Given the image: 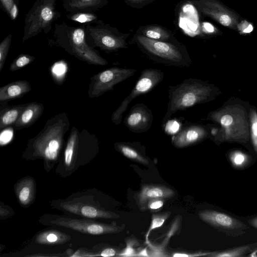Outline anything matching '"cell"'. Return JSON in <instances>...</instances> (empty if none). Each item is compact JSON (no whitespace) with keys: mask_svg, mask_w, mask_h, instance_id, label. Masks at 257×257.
Returning a JSON list of instances; mask_svg holds the SVG:
<instances>
[{"mask_svg":"<svg viewBox=\"0 0 257 257\" xmlns=\"http://www.w3.org/2000/svg\"><path fill=\"white\" fill-rule=\"evenodd\" d=\"M70 125L69 118L65 112L51 117L39 133L28 141L25 154L48 161L55 160Z\"/></svg>","mask_w":257,"mask_h":257,"instance_id":"obj_1","label":"cell"},{"mask_svg":"<svg viewBox=\"0 0 257 257\" xmlns=\"http://www.w3.org/2000/svg\"><path fill=\"white\" fill-rule=\"evenodd\" d=\"M214 94V88L211 85L196 78L185 79L177 85L169 86V102L162 124L164 125L177 111L208 101Z\"/></svg>","mask_w":257,"mask_h":257,"instance_id":"obj_2","label":"cell"},{"mask_svg":"<svg viewBox=\"0 0 257 257\" xmlns=\"http://www.w3.org/2000/svg\"><path fill=\"white\" fill-rule=\"evenodd\" d=\"M132 43L158 63L180 68L189 67L192 60L186 46L178 40L162 41L135 34Z\"/></svg>","mask_w":257,"mask_h":257,"instance_id":"obj_3","label":"cell"},{"mask_svg":"<svg viewBox=\"0 0 257 257\" xmlns=\"http://www.w3.org/2000/svg\"><path fill=\"white\" fill-rule=\"evenodd\" d=\"M164 74L160 69L147 68L142 71L138 79L130 93L122 100L119 106L113 112L111 120L115 125L122 120V114L130 103L137 97L151 91L163 80Z\"/></svg>","mask_w":257,"mask_h":257,"instance_id":"obj_4","label":"cell"},{"mask_svg":"<svg viewBox=\"0 0 257 257\" xmlns=\"http://www.w3.org/2000/svg\"><path fill=\"white\" fill-rule=\"evenodd\" d=\"M200 14L209 17L220 25L238 31V26L243 20L233 10L220 0H188Z\"/></svg>","mask_w":257,"mask_h":257,"instance_id":"obj_5","label":"cell"},{"mask_svg":"<svg viewBox=\"0 0 257 257\" xmlns=\"http://www.w3.org/2000/svg\"><path fill=\"white\" fill-rule=\"evenodd\" d=\"M136 71L135 69L113 67L95 74L90 78L88 97L97 98L113 90L115 85L133 76Z\"/></svg>","mask_w":257,"mask_h":257,"instance_id":"obj_6","label":"cell"},{"mask_svg":"<svg viewBox=\"0 0 257 257\" xmlns=\"http://www.w3.org/2000/svg\"><path fill=\"white\" fill-rule=\"evenodd\" d=\"M49 224L65 227L82 233L94 235L118 233L123 230L122 226L115 223L107 224L90 220L72 219L63 217H52Z\"/></svg>","mask_w":257,"mask_h":257,"instance_id":"obj_7","label":"cell"},{"mask_svg":"<svg viewBox=\"0 0 257 257\" xmlns=\"http://www.w3.org/2000/svg\"><path fill=\"white\" fill-rule=\"evenodd\" d=\"M91 33L96 46L107 52L128 48L127 39L130 33H122L110 28L92 30Z\"/></svg>","mask_w":257,"mask_h":257,"instance_id":"obj_8","label":"cell"},{"mask_svg":"<svg viewBox=\"0 0 257 257\" xmlns=\"http://www.w3.org/2000/svg\"><path fill=\"white\" fill-rule=\"evenodd\" d=\"M70 44L71 53L79 60L90 64L97 65H105L108 63L105 59L86 44L83 29L78 28L73 31Z\"/></svg>","mask_w":257,"mask_h":257,"instance_id":"obj_9","label":"cell"},{"mask_svg":"<svg viewBox=\"0 0 257 257\" xmlns=\"http://www.w3.org/2000/svg\"><path fill=\"white\" fill-rule=\"evenodd\" d=\"M153 119L152 110L146 104L138 103L132 107L123 123L131 132L143 133L151 128Z\"/></svg>","mask_w":257,"mask_h":257,"instance_id":"obj_10","label":"cell"},{"mask_svg":"<svg viewBox=\"0 0 257 257\" xmlns=\"http://www.w3.org/2000/svg\"><path fill=\"white\" fill-rule=\"evenodd\" d=\"M208 135L202 126L191 124L182 128L172 137V144L176 148H182L194 145L205 139Z\"/></svg>","mask_w":257,"mask_h":257,"instance_id":"obj_11","label":"cell"},{"mask_svg":"<svg viewBox=\"0 0 257 257\" xmlns=\"http://www.w3.org/2000/svg\"><path fill=\"white\" fill-rule=\"evenodd\" d=\"M175 195L170 188L160 184H147L142 186L136 196L138 207L142 211L147 210L148 201L154 198L170 199Z\"/></svg>","mask_w":257,"mask_h":257,"instance_id":"obj_12","label":"cell"},{"mask_svg":"<svg viewBox=\"0 0 257 257\" xmlns=\"http://www.w3.org/2000/svg\"><path fill=\"white\" fill-rule=\"evenodd\" d=\"M44 106L41 103L32 102L26 104L20 116L13 125L16 131L30 127L42 115Z\"/></svg>","mask_w":257,"mask_h":257,"instance_id":"obj_13","label":"cell"},{"mask_svg":"<svg viewBox=\"0 0 257 257\" xmlns=\"http://www.w3.org/2000/svg\"><path fill=\"white\" fill-rule=\"evenodd\" d=\"M198 215L202 220L214 226L229 228L237 227L236 220L222 212L204 210L200 211Z\"/></svg>","mask_w":257,"mask_h":257,"instance_id":"obj_14","label":"cell"},{"mask_svg":"<svg viewBox=\"0 0 257 257\" xmlns=\"http://www.w3.org/2000/svg\"><path fill=\"white\" fill-rule=\"evenodd\" d=\"M31 90V86L27 80H19L9 83L0 88V101L20 98Z\"/></svg>","mask_w":257,"mask_h":257,"instance_id":"obj_15","label":"cell"},{"mask_svg":"<svg viewBox=\"0 0 257 257\" xmlns=\"http://www.w3.org/2000/svg\"><path fill=\"white\" fill-rule=\"evenodd\" d=\"M63 207L70 212L79 214L82 216L88 218H116L119 217V216L116 214L90 205L65 204Z\"/></svg>","mask_w":257,"mask_h":257,"instance_id":"obj_16","label":"cell"},{"mask_svg":"<svg viewBox=\"0 0 257 257\" xmlns=\"http://www.w3.org/2000/svg\"><path fill=\"white\" fill-rule=\"evenodd\" d=\"M136 34L158 41L171 42L177 40L171 31L159 25L141 26Z\"/></svg>","mask_w":257,"mask_h":257,"instance_id":"obj_17","label":"cell"},{"mask_svg":"<svg viewBox=\"0 0 257 257\" xmlns=\"http://www.w3.org/2000/svg\"><path fill=\"white\" fill-rule=\"evenodd\" d=\"M135 143L117 142L114 147L125 157L145 165H149V160L138 150Z\"/></svg>","mask_w":257,"mask_h":257,"instance_id":"obj_18","label":"cell"},{"mask_svg":"<svg viewBox=\"0 0 257 257\" xmlns=\"http://www.w3.org/2000/svg\"><path fill=\"white\" fill-rule=\"evenodd\" d=\"M27 104V103H26ZM26 104L7 107L0 113V129L14 125L19 119Z\"/></svg>","mask_w":257,"mask_h":257,"instance_id":"obj_19","label":"cell"},{"mask_svg":"<svg viewBox=\"0 0 257 257\" xmlns=\"http://www.w3.org/2000/svg\"><path fill=\"white\" fill-rule=\"evenodd\" d=\"M34 186L32 180L28 178L21 182L17 187V194L20 202L24 205L29 204L34 194Z\"/></svg>","mask_w":257,"mask_h":257,"instance_id":"obj_20","label":"cell"},{"mask_svg":"<svg viewBox=\"0 0 257 257\" xmlns=\"http://www.w3.org/2000/svg\"><path fill=\"white\" fill-rule=\"evenodd\" d=\"M68 239L64 234L56 231H47L40 233L36 237L37 242L46 244H55L64 242Z\"/></svg>","mask_w":257,"mask_h":257,"instance_id":"obj_21","label":"cell"},{"mask_svg":"<svg viewBox=\"0 0 257 257\" xmlns=\"http://www.w3.org/2000/svg\"><path fill=\"white\" fill-rule=\"evenodd\" d=\"M171 214V212L166 211L161 213H154L152 216V221L148 231L145 235L146 243H150L149 237L152 231L163 225L165 221Z\"/></svg>","mask_w":257,"mask_h":257,"instance_id":"obj_22","label":"cell"},{"mask_svg":"<svg viewBox=\"0 0 257 257\" xmlns=\"http://www.w3.org/2000/svg\"><path fill=\"white\" fill-rule=\"evenodd\" d=\"M75 145V137L72 130L69 134L64 151V163L67 166H69L74 158Z\"/></svg>","mask_w":257,"mask_h":257,"instance_id":"obj_23","label":"cell"},{"mask_svg":"<svg viewBox=\"0 0 257 257\" xmlns=\"http://www.w3.org/2000/svg\"><path fill=\"white\" fill-rule=\"evenodd\" d=\"M35 59V58L32 56L22 54L13 61L10 65L9 70L11 71L18 70L33 62Z\"/></svg>","mask_w":257,"mask_h":257,"instance_id":"obj_24","label":"cell"},{"mask_svg":"<svg viewBox=\"0 0 257 257\" xmlns=\"http://www.w3.org/2000/svg\"><path fill=\"white\" fill-rule=\"evenodd\" d=\"M232 165L236 168H240L244 166L248 162V156L240 151L232 152L229 156Z\"/></svg>","mask_w":257,"mask_h":257,"instance_id":"obj_25","label":"cell"},{"mask_svg":"<svg viewBox=\"0 0 257 257\" xmlns=\"http://www.w3.org/2000/svg\"><path fill=\"white\" fill-rule=\"evenodd\" d=\"M11 35L8 36L0 44V72L2 71L5 63L10 46Z\"/></svg>","mask_w":257,"mask_h":257,"instance_id":"obj_26","label":"cell"},{"mask_svg":"<svg viewBox=\"0 0 257 257\" xmlns=\"http://www.w3.org/2000/svg\"><path fill=\"white\" fill-rule=\"evenodd\" d=\"M126 247L118 254V256L123 257H134L137 252L135 246H138L139 242L135 238H129L126 241Z\"/></svg>","mask_w":257,"mask_h":257,"instance_id":"obj_27","label":"cell"},{"mask_svg":"<svg viewBox=\"0 0 257 257\" xmlns=\"http://www.w3.org/2000/svg\"><path fill=\"white\" fill-rule=\"evenodd\" d=\"M248 248L246 246L238 247L236 248L220 252L211 253L209 256L215 257H234L240 256Z\"/></svg>","mask_w":257,"mask_h":257,"instance_id":"obj_28","label":"cell"},{"mask_svg":"<svg viewBox=\"0 0 257 257\" xmlns=\"http://www.w3.org/2000/svg\"><path fill=\"white\" fill-rule=\"evenodd\" d=\"M251 137L254 149L257 153V113L253 110L250 114Z\"/></svg>","mask_w":257,"mask_h":257,"instance_id":"obj_29","label":"cell"},{"mask_svg":"<svg viewBox=\"0 0 257 257\" xmlns=\"http://www.w3.org/2000/svg\"><path fill=\"white\" fill-rule=\"evenodd\" d=\"M100 0H69V5L73 8L82 9L92 6Z\"/></svg>","mask_w":257,"mask_h":257,"instance_id":"obj_30","label":"cell"},{"mask_svg":"<svg viewBox=\"0 0 257 257\" xmlns=\"http://www.w3.org/2000/svg\"><path fill=\"white\" fill-rule=\"evenodd\" d=\"M165 201L164 198L151 199L147 203V209L153 212L158 211L163 207Z\"/></svg>","mask_w":257,"mask_h":257,"instance_id":"obj_31","label":"cell"},{"mask_svg":"<svg viewBox=\"0 0 257 257\" xmlns=\"http://www.w3.org/2000/svg\"><path fill=\"white\" fill-rule=\"evenodd\" d=\"M130 7L135 9H141L151 4L156 0H123Z\"/></svg>","mask_w":257,"mask_h":257,"instance_id":"obj_32","label":"cell"},{"mask_svg":"<svg viewBox=\"0 0 257 257\" xmlns=\"http://www.w3.org/2000/svg\"><path fill=\"white\" fill-rule=\"evenodd\" d=\"M53 17V12L51 8L48 6H45L41 9L40 13V18L44 24L50 21Z\"/></svg>","mask_w":257,"mask_h":257,"instance_id":"obj_33","label":"cell"},{"mask_svg":"<svg viewBox=\"0 0 257 257\" xmlns=\"http://www.w3.org/2000/svg\"><path fill=\"white\" fill-rule=\"evenodd\" d=\"M95 19V16L90 14H78L72 17V20L81 23L89 22Z\"/></svg>","mask_w":257,"mask_h":257,"instance_id":"obj_34","label":"cell"},{"mask_svg":"<svg viewBox=\"0 0 257 257\" xmlns=\"http://www.w3.org/2000/svg\"><path fill=\"white\" fill-rule=\"evenodd\" d=\"M252 30V26L244 20H242L238 26V32L240 34L250 33Z\"/></svg>","mask_w":257,"mask_h":257,"instance_id":"obj_35","label":"cell"},{"mask_svg":"<svg viewBox=\"0 0 257 257\" xmlns=\"http://www.w3.org/2000/svg\"><path fill=\"white\" fill-rule=\"evenodd\" d=\"M211 252H195V253H186V252H174L172 254L173 257H195L200 256L210 255Z\"/></svg>","mask_w":257,"mask_h":257,"instance_id":"obj_36","label":"cell"},{"mask_svg":"<svg viewBox=\"0 0 257 257\" xmlns=\"http://www.w3.org/2000/svg\"><path fill=\"white\" fill-rule=\"evenodd\" d=\"M232 116L228 114L222 115L219 119V122L221 126L226 129V131L229 128L233 123Z\"/></svg>","mask_w":257,"mask_h":257,"instance_id":"obj_37","label":"cell"},{"mask_svg":"<svg viewBox=\"0 0 257 257\" xmlns=\"http://www.w3.org/2000/svg\"><path fill=\"white\" fill-rule=\"evenodd\" d=\"M116 254V251L112 248L104 249L100 253V255L104 257L113 256Z\"/></svg>","mask_w":257,"mask_h":257,"instance_id":"obj_38","label":"cell"},{"mask_svg":"<svg viewBox=\"0 0 257 257\" xmlns=\"http://www.w3.org/2000/svg\"><path fill=\"white\" fill-rule=\"evenodd\" d=\"M1 2L7 12L10 14L11 8L14 5L13 0H1Z\"/></svg>","mask_w":257,"mask_h":257,"instance_id":"obj_39","label":"cell"},{"mask_svg":"<svg viewBox=\"0 0 257 257\" xmlns=\"http://www.w3.org/2000/svg\"><path fill=\"white\" fill-rule=\"evenodd\" d=\"M9 14L12 20L15 19L17 17L18 15V8L16 4H14Z\"/></svg>","mask_w":257,"mask_h":257,"instance_id":"obj_40","label":"cell"},{"mask_svg":"<svg viewBox=\"0 0 257 257\" xmlns=\"http://www.w3.org/2000/svg\"><path fill=\"white\" fill-rule=\"evenodd\" d=\"M148 253L147 248L145 247L137 251L135 256H150V255Z\"/></svg>","mask_w":257,"mask_h":257,"instance_id":"obj_41","label":"cell"},{"mask_svg":"<svg viewBox=\"0 0 257 257\" xmlns=\"http://www.w3.org/2000/svg\"><path fill=\"white\" fill-rule=\"evenodd\" d=\"M204 28L207 31V32L212 33L214 31V27L209 23H204Z\"/></svg>","mask_w":257,"mask_h":257,"instance_id":"obj_42","label":"cell"},{"mask_svg":"<svg viewBox=\"0 0 257 257\" xmlns=\"http://www.w3.org/2000/svg\"><path fill=\"white\" fill-rule=\"evenodd\" d=\"M249 222L251 225L257 228V217L249 220Z\"/></svg>","mask_w":257,"mask_h":257,"instance_id":"obj_43","label":"cell"}]
</instances>
